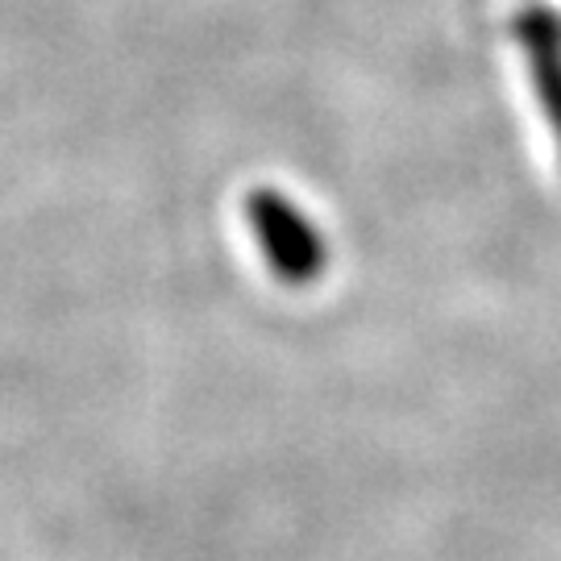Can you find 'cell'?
Returning <instances> with one entry per match:
<instances>
[{
    "instance_id": "obj_2",
    "label": "cell",
    "mask_w": 561,
    "mask_h": 561,
    "mask_svg": "<svg viewBox=\"0 0 561 561\" xmlns=\"http://www.w3.org/2000/svg\"><path fill=\"white\" fill-rule=\"evenodd\" d=\"M516 34H520L524 50H528L533 80L541 88L545 117H549V125H553V134L561 141V34L553 30L549 18H524Z\"/></svg>"
},
{
    "instance_id": "obj_1",
    "label": "cell",
    "mask_w": 561,
    "mask_h": 561,
    "mask_svg": "<svg viewBox=\"0 0 561 561\" xmlns=\"http://www.w3.org/2000/svg\"><path fill=\"white\" fill-rule=\"evenodd\" d=\"M245 217L271 271L283 283H312L324 271V241L296 204L275 187H259L245 201Z\"/></svg>"
}]
</instances>
